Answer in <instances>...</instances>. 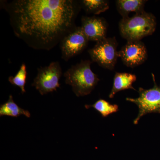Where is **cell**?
<instances>
[{"mask_svg":"<svg viewBox=\"0 0 160 160\" xmlns=\"http://www.w3.org/2000/svg\"><path fill=\"white\" fill-rule=\"evenodd\" d=\"M4 6L16 36L32 49L47 51L76 27L82 8L74 0H14Z\"/></svg>","mask_w":160,"mask_h":160,"instance_id":"obj_1","label":"cell"},{"mask_svg":"<svg viewBox=\"0 0 160 160\" xmlns=\"http://www.w3.org/2000/svg\"><path fill=\"white\" fill-rule=\"evenodd\" d=\"M91 63L90 60H82L64 73L66 84L72 86L77 97L90 94L100 81L97 75L92 70Z\"/></svg>","mask_w":160,"mask_h":160,"instance_id":"obj_2","label":"cell"},{"mask_svg":"<svg viewBox=\"0 0 160 160\" xmlns=\"http://www.w3.org/2000/svg\"><path fill=\"white\" fill-rule=\"evenodd\" d=\"M156 26L155 17L145 11L132 17L122 18L119 24L120 34L127 42L141 41L151 35L155 31Z\"/></svg>","mask_w":160,"mask_h":160,"instance_id":"obj_3","label":"cell"},{"mask_svg":"<svg viewBox=\"0 0 160 160\" xmlns=\"http://www.w3.org/2000/svg\"><path fill=\"white\" fill-rule=\"evenodd\" d=\"M152 75L154 82L152 88L146 89L140 87L138 98H126V101L134 103L138 107V114L133 121L134 125H137L140 119L148 113H160V87L156 82L154 75Z\"/></svg>","mask_w":160,"mask_h":160,"instance_id":"obj_4","label":"cell"},{"mask_svg":"<svg viewBox=\"0 0 160 160\" xmlns=\"http://www.w3.org/2000/svg\"><path fill=\"white\" fill-rule=\"evenodd\" d=\"M118 46L115 38H106L97 42L88 52L92 62L103 68L112 70L119 58Z\"/></svg>","mask_w":160,"mask_h":160,"instance_id":"obj_5","label":"cell"},{"mask_svg":"<svg viewBox=\"0 0 160 160\" xmlns=\"http://www.w3.org/2000/svg\"><path fill=\"white\" fill-rule=\"evenodd\" d=\"M62 72L59 62H54L49 66L38 69V74L32 86L42 95L56 91L60 87L59 81Z\"/></svg>","mask_w":160,"mask_h":160,"instance_id":"obj_6","label":"cell"},{"mask_svg":"<svg viewBox=\"0 0 160 160\" xmlns=\"http://www.w3.org/2000/svg\"><path fill=\"white\" fill-rule=\"evenodd\" d=\"M89 42L81 27L76 26L60 43L62 59L68 61L79 54L86 49Z\"/></svg>","mask_w":160,"mask_h":160,"instance_id":"obj_7","label":"cell"},{"mask_svg":"<svg viewBox=\"0 0 160 160\" xmlns=\"http://www.w3.org/2000/svg\"><path fill=\"white\" fill-rule=\"evenodd\" d=\"M118 55L123 63L131 68L142 65L148 58L146 46L141 41L127 42L118 51Z\"/></svg>","mask_w":160,"mask_h":160,"instance_id":"obj_8","label":"cell"},{"mask_svg":"<svg viewBox=\"0 0 160 160\" xmlns=\"http://www.w3.org/2000/svg\"><path fill=\"white\" fill-rule=\"evenodd\" d=\"M108 26L104 18L96 16L82 17L81 27L89 41L97 42L106 38Z\"/></svg>","mask_w":160,"mask_h":160,"instance_id":"obj_9","label":"cell"},{"mask_svg":"<svg viewBox=\"0 0 160 160\" xmlns=\"http://www.w3.org/2000/svg\"><path fill=\"white\" fill-rule=\"evenodd\" d=\"M137 80L135 74L128 72H116L113 78V86L109 94V98H112L119 92L127 89L136 90L132 84Z\"/></svg>","mask_w":160,"mask_h":160,"instance_id":"obj_10","label":"cell"},{"mask_svg":"<svg viewBox=\"0 0 160 160\" xmlns=\"http://www.w3.org/2000/svg\"><path fill=\"white\" fill-rule=\"evenodd\" d=\"M147 1L145 0H118L116 1L118 11L122 18L129 17L130 12L136 13L145 11L144 7Z\"/></svg>","mask_w":160,"mask_h":160,"instance_id":"obj_11","label":"cell"},{"mask_svg":"<svg viewBox=\"0 0 160 160\" xmlns=\"http://www.w3.org/2000/svg\"><path fill=\"white\" fill-rule=\"evenodd\" d=\"M22 115L28 118L31 117V114L28 110L21 108L15 102L13 101V97L11 95H9L8 101L0 106L1 117L6 116L17 118Z\"/></svg>","mask_w":160,"mask_h":160,"instance_id":"obj_12","label":"cell"},{"mask_svg":"<svg viewBox=\"0 0 160 160\" xmlns=\"http://www.w3.org/2000/svg\"><path fill=\"white\" fill-rule=\"evenodd\" d=\"M81 8L88 14L98 15L109 9V1L106 0H83L80 1Z\"/></svg>","mask_w":160,"mask_h":160,"instance_id":"obj_13","label":"cell"},{"mask_svg":"<svg viewBox=\"0 0 160 160\" xmlns=\"http://www.w3.org/2000/svg\"><path fill=\"white\" fill-rule=\"evenodd\" d=\"M86 109L94 108L98 112L103 118H106L109 115L115 113L119 110L118 106L117 104H111L106 100L99 99L92 105H86Z\"/></svg>","mask_w":160,"mask_h":160,"instance_id":"obj_14","label":"cell"},{"mask_svg":"<svg viewBox=\"0 0 160 160\" xmlns=\"http://www.w3.org/2000/svg\"><path fill=\"white\" fill-rule=\"evenodd\" d=\"M27 75V68L26 64L23 63L16 75L9 77L8 81L12 85L19 87L22 93H24L26 92L25 85L26 82Z\"/></svg>","mask_w":160,"mask_h":160,"instance_id":"obj_15","label":"cell"}]
</instances>
